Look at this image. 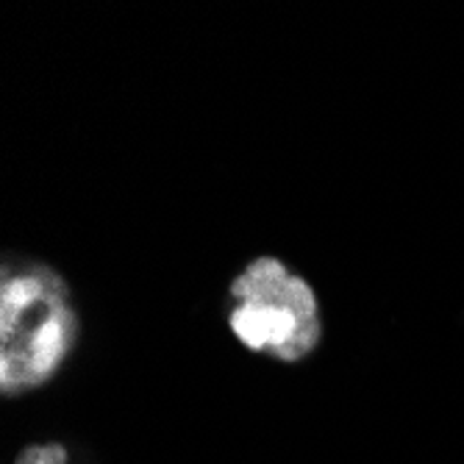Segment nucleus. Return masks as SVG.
Here are the masks:
<instances>
[{"label":"nucleus","instance_id":"nucleus-1","mask_svg":"<svg viewBox=\"0 0 464 464\" xmlns=\"http://www.w3.org/2000/svg\"><path fill=\"white\" fill-rule=\"evenodd\" d=\"M231 331L247 351L267 353L292 343V336L298 334V320L281 306L245 304L231 312Z\"/></svg>","mask_w":464,"mask_h":464},{"label":"nucleus","instance_id":"nucleus-2","mask_svg":"<svg viewBox=\"0 0 464 464\" xmlns=\"http://www.w3.org/2000/svg\"><path fill=\"white\" fill-rule=\"evenodd\" d=\"M292 273L276 256H262L253 262L239 278L231 284V298L237 306L256 304V306H278L281 295L289 284Z\"/></svg>","mask_w":464,"mask_h":464},{"label":"nucleus","instance_id":"nucleus-3","mask_svg":"<svg viewBox=\"0 0 464 464\" xmlns=\"http://www.w3.org/2000/svg\"><path fill=\"white\" fill-rule=\"evenodd\" d=\"M12 464H70V450L62 442L53 445H28L20 450Z\"/></svg>","mask_w":464,"mask_h":464}]
</instances>
